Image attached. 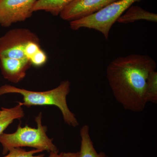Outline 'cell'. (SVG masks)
Masks as SVG:
<instances>
[{
    "label": "cell",
    "mask_w": 157,
    "mask_h": 157,
    "mask_svg": "<svg viewBox=\"0 0 157 157\" xmlns=\"http://www.w3.org/2000/svg\"><path fill=\"white\" fill-rule=\"evenodd\" d=\"M156 67L153 59L143 55L119 57L109 63L106 70L108 83L116 100L124 109L133 112L143 111L147 104V80Z\"/></svg>",
    "instance_id": "1"
},
{
    "label": "cell",
    "mask_w": 157,
    "mask_h": 157,
    "mask_svg": "<svg viewBox=\"0 0 157 157\" xmlns=\"http://www.w3.org/2000/svg\"><path fill=\"white\" fill-rule=\"evenodd\" d=\"M1 57L28 60L36 67L44 66L48 60L38 36L24 28L11 30L0 38Z\"/></svg>",
    "instance_id": "2"
},
{
    "label": "cell",
    "mask_w": 157,
    "mask_h": 157,
    "mask_svg": "<svg viewBox=\"0 0 157 157\" xmlns=\"http://www.w3.org/2000/svg\"><path fill=\"white\" fill-rule=\"evenodd\" d=\"M69 80L62 81L59 86L46 91L36 92L4 85L0 87V96L7 94H18L23 96V106L53 105L58 107L66 124L73 127L79 125L75 114L70 111L67 104V96L70 92Z\"/></svg>",
    "instance_id": "3"
},
{
    "label": "cell",
    "mask_w": 157,
    "mask_h": 157,
    "mask_svg": "<svg viewBox=\"0 0 157 157\" xmlns=\"http://www.w3.org/2000/svg\"><path fill=\"white\" fill-rule=\"evenodd\" d=\"M42 113H40L35 119L37 128L27 125L21 127L20 124L14 133L1 134L0 143L3 147V154L6 155L11 148L24 147H33L48 152L58 151L57 147L54 144L52 139L46 134L47 127L42 124Z\"/></svg>",
    "instance_id": "4"
},
{
    "label": "cell",
    "mask_w": 157,
    "mask_h": 157,
    "mask_svg": "<svg viewBox=\"0 0 157 157\" xmlns=\"http://www.w3.org/2000/svg\"><path fill=\"white\" fill-rule=\"evenodd\" d=\"M141 0H120L108 5L101 10L86 17L70 21L73 30L87 28L98 31L106 39L113 25L129 7Z\"/></svg>",
    "instance_id": "5"
},
{
    "label": "cell",
    "mask_w": 157,
    "mask_h": 157,
    "mask_svg": "<svg viewBox=\"0 0 157 157\" xmlns=\"http://www.w3.org/2000/svg\"><path fill=\"white\" fill-rule=\"evenodd\" d=\"M37 0H0V25L8 27L32 16Z\"/></svg>",
    "instance_id": "6"
},
{
    "label": "cell",
    "mask_w": 157,
    "mask_h": 157,
    "mask_svg": "<svg viewBox=\"0 0 157 157\" xmlns=\"http://www.w3.org/2000/svg\"><path fill=\"white\" fill-rule=\"evenodd\" d=\"M120 0H74L63 9L59 15L62 19L73 21L96 13Z\"/></svg>",
    "instance_id": "7"
},
{
    "label": "cell",
    "mask_w": 157,
    "mask_h": 157,
    "mask_svg": "<svg viewBox=\"0 0 157 157\" xmlns=\"http://www.w3.org/2000/svg\"><path fill=\"white\" fill-rule=\"evenodd\" d=\"M31 66L28 60L0 57V69L2 74L6 79L13 83H18L23 80Z\"/></svg>",
    "instance_id": "8"
},
{
    "label": "cell",
    "mask_w": 157,
    "mask_h": 157,
    "mask_svg": "<svg viewBox=\"0 0 157 157\" xmlns=\"http://www.w3.org/2000/svg\"><path fill=\"white\" fill-rule=\"evenodd\" d=\"M140 20L157 22V14L146 11L140 6H132L118 18L117 21L120 23L127 24Z\"/></svg>",
    "instance_id": "9"
},
{
    "label": "cell",
    "mask_w": 157,
    "mask_h": 157,
    "mask_svg": "<svg viewBox=\"0 0 157 157\" xmlns=\"http://www.w3.org/2000/svg\"><path fill=\"white\" fill-rule=\"evenodd\" d=\"M81 137L79 157H106L103 152L98 153L94 147V143L90 136V128L87 125H84L80 130Z\"/></svg>",
    "instance_id": "10"
},
{
    "label": "cell",
    "mask_w": 157,
    "mask_h": 157,
    "mask_svg": "<svg viewBox=\"0 0 157 157\" xmlns=\"http://www.w3.org/2000/svg\"><path fill=\"white\" fill-rule=\"evenodd\" d=\"M18 104L12 108H2L0 113V135L13 122L14 120L20 119L25 116L22 103Z\"/></svg>",
    "instance_id": "11"
},
{
    "label": "cell",
    "mask_w": 157,
    "mask_h": 157,
    "mask_svg": "<svg viewBox=\"0 0 157 157\" xmlns=\"http://www.w3.org/2000/svg\"><path fill=\"white\" fill-rule=\"evenodd\" d=\"M73 1L74 0H37L33 8V12L45 11L57 16Z\"/></svg>",
    "instance_id": "12"
},
{
    "label": "cell",
    "mask_w": 157,
    "mask_h": 157,
    "mask_svg": "<svg viewBox=\"0 0 157 157\" xmlns=\"http://www.w3.org/2000/svg\"><path fill=\"white\" fill-rule=\"evenodd\" d=\"M145 98L147 103L157 104V72L155 70L150 73L147 80Z\"/></svg>",
    "instance_id": "13"
},
{
    "label": "cell",
    "mask_w": 157,
    "mask_h": 157,
    "mask_svg": "<svg viewBox=\"0 0 157 157\" xmlns=\"http://www.w3.org/2000/svg\"><path fill=\"white\" fill-rule=\"evenodd\" d=\"M42 152L39 150L35 149L26 151L21 147L12 148L9 151V153L4 157H45V155H35L36 154Z\"/></svg>",
    "instance_id": "14"
},
{
    "label": "cell",
    "mask_w": 157,
    "mask_h": 157,
    "mask_svg": "<svg viewBox=\"0 0 157 157\" xmlns=\"http://www.w3.org/2000/svg\"><path fill=\"white\" fill-rule=\"evenodd\" d=\"M60 157H79V152H61Z\"/></svg>",
    "instance_id": "15"
},
{
    "label": "cell",
    "mask_w": 157,
    "mask_h": 157,
    "mask_svg": "<svg viewBox=\"0 0 157 157\" xmlns=\"http://www.w3.org/2000/svg\"><path fill=\"white\" fill-rule=\"evenodd\" d=\"M60 154H59V151L55 152H50L48 157H60Z\"/></svg>",
    "instance_id": "16"
},
{
    "label": "cell",
    "mask_w": 157,
    "mask_h": 157,
    "mask_svg": "<svg viewBox=\"0 0 157 157\" xmlns=\"http://www.w3.org/2000/svg\"><path fill=\"white\" fill-rule=\"evenodd\" d=\"M1 110H0V113H1Z\"/></svg>",
    "instance_id": "17"
}]
</instances>
